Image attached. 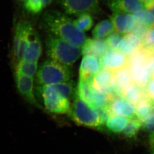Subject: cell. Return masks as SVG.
I'll return each mask as SVG.
<instances>
[{
  "instance_id": "6da1fadb",
  "label": "cell",
  "mask_w": 154,
  "mask_h": 154,
  "mask_svg": "<svg viewBox=\"0 0 154 154\" xmlns=\"http://www.w3.org/2000/svg\"><path fill=\"white\" fill-rule=\"evenodd\" d=\"M41 26L51 34L63 38L81 48L87 39L84 33L76 27L74 20L59 11L50 10L44 12Z\"/></svg>"
},
{
  "instance_id": "7a4b0ae2",
  "label": "cell",
  "mask_w": 154,
  "mask_h": 154,
  "mask_svg": "<svg viewBox=\"0 0 154 154\" xmlns=\"http://www.w3.org/2000/svg\"><path fill=\"white\" fill-rule=\"evenodd\" d=\"M46 47L50 59L69 67L73 65L82 54L80 48L51 34L46 38Z\"/></svg>"
},
{
  "instance_id": "3957f363",
  "label": "cell",
  "mask_w": 154,
  "mask_h": 154,
  "mask_svg": "<svg viewBox=\"0 0 154 154\" xmlns=\"http://www.w3.org/2000/svg\"><path fill=\"white\" fill-rule=\"evenodd\" d=\"M71 78L69 67L51 59L46 60L38 66L35 76L38 86L63 83Z\"/></svg>"
},
{
  "instance_id": "277c9868",
  "label": "cell",
  "mask_w": 154,
  "mask_h": 154,
  "mask_svg": "<svg viewBox=\"0 0 154 154\" xmlns=\"http://www.w3.org/2000/svg\"><path fill=\"white\" fill-rule=\"evenodd\" d=\"M68 113L73 121L79 125L91 128H100L102 126L96 110L80 98L76 91Z\"/></svg>"
},
{
  "instance_id": "5b68a950",
  "label": "cell",
  "mask_w": 154,
  "mask_h": 154,
  "mask_svg": "<svg viewBox=\"0 0 154 154\" xmlns=\"http://www.w3.org/2000/svg\"><path fill=\"white\" fill-rule=\"evenodd\" d=\"M36 90L41 97L45 108L48 111L56 114L68 113L70 111V101L59 93L54 85L37 86Z\"/></svg>"
},
{
  "instance_id": "8992f818",
  "label": "cell",
  "mask_w": 154,
  "mask_h": 154,
  "mask_svg": "<svg viewBox=\"0 0 154 154\" xmlns=\"http://www.w3.org/2000/svg\"><path fill=\"white\" fill-rule=\"evenodd\" d=\"M33 27L30 22L25 19L20 20L15 25L13 44L14 66L24 58Z\"/></svg>"
},
{
  "instance_id": "52a82bcc",
  "label": "cell",
  "mask_w": 154,
  "mask_h": 154,
  "mask_svg": "<svg viewBox=\"0 0 154 154\" xmlns=\"http://www.w3.org/2000/svg\"><path fill=\"white\" fill-rule=\"evenodd\" d=\"M61 5L65 13L69 16L95 14L100 10L99 0H62Z\"/></svg>"
},
{
  "instance_id": "ba28073f",
  "label": "cell",
  "mask_w": 154,
  "mask_h": 154,
  "mask_svg": "<svg viewBox=\"0 0 154 154\" xmlns=\"http://www.w3.org/2000/svg\"><path fill=\"white\" fill-rule=\"evenodd\" d=\"M15 80L17 88L21 96L30 105L40 108L41 105L35 93L34 77L15 73Z\"/></svg>"
},
{
  "instance_id": "9c48e42d",
  "label": "cell",
  "mask_w": 154,
  "mask_h": 154,
  "mask_svg": "<svg viewBox=\"0 0 154 154\" xmlns=\"http://www.w3.org/2000/svg\"><path fill=\"white\" fill-rule=\"evenodd\" d=\"M101 69L114 72L128 66V56L118 50H111L101 58Z\"/></svg>"
},
{
  "instance_id": "30bf717a",
  "label": "cell",
  "mask_w": 154,
  "mask_h": 154,
  "mask_svg": "<svg viewBox=\"0 0 154 154\" xmlns=\"http://www.w3.org/2000/svg\"><path fill=\"white\" fill-rule=\"evenodd\" d=\"M109 109L113 114L117 115L131 119L136 117V107L122 97L112 94L109 103Z\"/></svg>"
},
{
  "instance_id": "8fae6325",
  "label": "cell",
  "mask_w": 154,
  "mask_h": 154,
  "mask_svg": "<svg viewBox=\"0 0 154 154\" xmlns=\"http://www.w3.org/2000/svg\"><path fill=\"white\" fill-rule=\"evenodd\" d=\"M101 69L100 58L94 56H85L80 66L79 80L92 84L94 77Z\"/></svg>"
},
{
  "instance_id": "7c38bea8",
  "label": "cell",
  "mask_w": 154,
  "mask_h": 154,
  "mask_svg": "<svg viewBox=\"0 0 154 154\" xmlns=\"http://www.w3.org/2000/svg\"><path fill=\"white\" fill-rule=\"evenodd\" d=\"M107 5L113 13L134 15L145 9L142 0H107Z\"/></svg>"
},
{
  "instance_id": "4fadbf2b",
  "label": "cell",
  "mask_w": 154,
  "mask_h": 154,
  "mask_svg": "<svg viewBox=\"0 0 154 154\" xmlns=\"http://www.w3.org/2000/svg\"><path fill=\"white\" fill-rule=\"evenodd\" d=\"M92 86L97 90L104 93H114L115 91V83L113 72L101 69L94 77Z\"/></svg>"
},
{
  "instance_id": "5bb4252c",
  "label": "cell",
  "mask_w": 154,
  "mask_h": 154,
  "mask_svg": "<svg viewBox=\"0 0 154 154\" xmlns=\"http://www.w3.org/2000/svg\"><path fill=\"white\" fill-rule=\"evenodd\" d=\"M115 32L125 35L132 32L137 24L136 19L133 14L113 13L110 16Z\"/></svg>"
},
{
  "instance_id": "9a60e30c",
  "label": "cell",
  "mask_w": 154,
  "mask_h": 154,
  "mask_svg": "<svg viewBox=\"0 0 154 154\" xmlns=\"http://www.w3.org/2000/svg\"><path fill=\"white\" fill-rule=\"evenodd\" d=\"M42 53V45L38 33L33 27L23 59L26 61L38 62Z\"/></svg>"
},
{
  "instance_id": "2e32d148",
  "label": "cell",
  "mask_w": 154,
  "mask_h": 154,
  "mask_svg": "<svg viewBox=\"0 0 154 154\" xmlns=\"http://www.w3.org/2000/svg\"><path fill=\"white\" fill-rule=\"evenodd\" d=\"M82 54L101 58L110 49L106 40L88 38L81 48Z\"/></svg>"
},
{
  "instance_id": "e0dca14e",
  "label": "cell",
  "mask_w": 154,
  "mask_h": 154,
  "mask_svg": "<svg viewBox=\"0 0 154 154\" xmlns=\"http://www.w3.org/2000/svg\"><path fill=\"white\" fill-rule=\"evenodd\" d=\"M53 0H18L25 12L31 16H37L42 13Z\"/></svg>"
},
{
  "instance_id": "ac0fdd59",
  "label": "cell",
  "mask_w": 154,
  "mask_h": 154,
  "mask_svg": "<svg viewBox=\"0 0 154 154\" xmlns=\"http://www.w3.org/2000/svg\"><path fill=\"white\" fill-rule=\"evenodd\" d=\"M144 89L132 82L123 89L121 96L136 106L147 95Z\"/></svg>"
},
{
  "instance_id": "d6986e66",
  "label": "cell",
  "mask_w": 154,
  "mask_h": 154,
  "mask_svg": "<svg viewBox=\"0 0 154 154\" xmlns=\"http://www.w3.org/2000/svg\"><path fill=\"white\" fill-rule=\"evenodd\" d=\"M136 117L142 123L154 115V102L146 95L136 105Z\"/></svg>"
},
{
  "instance_id": "ffe728a7",
  "label": "cell",
  "mask_w": 154,
  "mask_h": 154,
  "mask_svg": "<svg viewBox=\"0 0 154 154\" xmlns=\"http://www.w3.org/2000/svg\"><path fill=\"white\" fill-rule=\"evenodd\" d=\"M142 46V40L133 33H130L124 35L119 45L118 50L125 55L129 56Z\"/></svg>"
},
{
  "instance_id": "44dd1931",
  "label": "cell",
  "mask_w": 154,
  "mask_h": 154,
  "mask_svg": "<svg viewBox=\"0 0 154 154\" xmlns=\"http://www.w3.org/2000/svg\"><path fill=\"white\" fill-rule=\"evenodd\" d=\"M128 67L132 82L145 88L150 81L151 76L145 67L139 65H132Z\"/></svg>"
},
{
  "instance_id": "7402d4cb",
  "label": "cell",
  "mask_w": 154,
  "mask_h": 154,
  "mask_svg": "<svg viewBox=\"0 0 154 154\" xmlns=\"http://www.w3.org/2000/svg\"><path fill=\"white\" fill-rule=\"evenodd\" d=\"M113 73L115 83L114 93L121 96V94L123 89L132 82L129 67L126 66Z\"/></svg>"
},
{
  "instance_id": "603a6c76",
  "label": "cell",
  "mask_w": 154,
  "mask_h": 154,
  "mask_svg": "<svg viewBox=\"0 0 154 154\" xmlns=\"http://www.w3.org/2000/svg\"><path fill=\"white\" fill-rule=\"evenodd\" d=\"M154 52V51L142 46L137 50L128 56V66L139 65L145 67Z\"/></svg>"
},
{
  "instance_id": "cb8c5ba5",
  "label": "cell",
  "mask_w": 154,
  "mask_h": 154,
  "mask_svg": "<svg viewBox=\"0 0 154 154\" xmlns=\"http://www.w3.org/2000/svg\"><path fill=\"white\" fill-rule=\"evenodd\" d=\"M114 32L111 21L110 19L104 20L98 23L94 27L92 31V35L96 39L105 40Z\"/></svg>"
},
{
  "instance_id": "d4e9b609",
  "label": "cell",
  "mask_w": 154,
  "mask_h": 154,
  "mask_svg": "<svg viewBox=\"0 0 154 154\" xmlns=\"http://www.w3.org/2000/svg\"><path fill=\"white\" fill-rule=\"evenodd\" d=\"M129 120L125 117L111 114L106 123V126L111 132L120 133L124 130Z\"/></svg>"
},
{
  "instance_id": "484cf974",
  "label": "cell",
  "mask_w": 154,
  "mask_h": 154,
  "mask_svg": "<svg viewBox=\"0 0 154 154\" xmlns=\"http://www.w3.org/2000/svg\"><path fill=\"white\" fill-rule=\"evenodd\" d=\"M112 94L104 93L93 87L92 98L89 105L95 110L107 107L111 99Z\"/></svg>"
},
{
  "instance_id": "4316f807",
  "label": "cell",
  "mask_w": 154,
  "mask_h": 154,
  "mask_svg": "<svg viewBox=\"0 0 154 154\" xmlns=\"http://www.w3.org/2000/svg\"><path fill=\"white\" fill-rule=\"evenodd\" d=\"M14 67L15 73L34 77L36 76L38 66V62L22 60Z\"/></svg>"
},
{
  "instance_id": "83f0119b",
  "label": "cell",
  "mask_w": 154,
  "mask_h": 154,
  "mask_svg": "<svg viewBox=\"0 0 154 154\" xmlns=\"http://www.w3.org/2000/svg\"><path fill=\"white\" fill-rule=\"evenodd\" d=\"M77 17L76 19L74 20V22L79 30L85 33L92 29L94 23L92 14L83 13Z\"/></svg>"
},
{
  "instance_id": "f1b7e54d",
  "label": "cell",
  "mask_w": 154,
  "mask_h": 154,
  "mask_svg": "<svg viewBox=\"0 0 154 154\" xmlns=\"http://www.w3.org/2000/svg\"><path fill=\"white\" fill-rule=\"evenodd\" d=\"M93 90L92 83L79 80L76 91L79 96L89 105L92 98Z\"/></svg>"
},
{
  "instance_id": "f546056e",
  "label": "cell",
  "mask_w": 154,
  "mask_h": 154,
  "mask_svg": "<svg viewBox=\"0 0 154 154\" xmlns=\"http://www.w3.org/2000/svg\"><path fill=\"white\" fill-rule=\"evenodd\" d=\"M142 125V123L136 117L131 119L124 130L122 132L123 134L127 138H133L137 135Z\"/></svg>"
},
{
  "instance_id": "4dcf8cb0",
  "label": "cell",
  "mask_w": 154,
  "mask_h": 154,
  "mask_svg": "<svg viewBox=\"0 0 154 154\" xmlns=\"http://www.w3.org/2000/svg\"><path fill=\"white\" fill-rule=\"evenodd\" d=\"M137 23L150 28L154 26V16L148 10H143L134 14Z\"/></svg>"
},
{
  "instance_id": "1f68e13d",
  "label": "cell",
  "mask_w": 154,
  "mask_h": 154,
  "mask_svg": "<svg viewBox=\"0 0 154 154\" xmlns=\"http://www.w3.org/2000/svg\"><path fill=\"white\" fill-rule=\"evenodd\" d=\"M55 87L59 93L63 97L70 100L73 97L74 94H75L76 91L74 92V84L72 81L63 82L54 85Z\"/></svg>"
},
{
  "instance_id": "d6a6232c",
  "label": "cell",
  "mask_w": 154,
  "mask_h": 154,
  "mask_svg": "<svg viewBox=\"0 0 154 154\" xmlns=\"http://www.w3.org/2000/svg\"><path fill=\"white\" fill-rule=\"evenodd\" d=\"M124 35L114 32L106 40L109 49L111 50H118Z\"/></svg>"
},
{
  "instance_id": "836d02e7",
  "label": "cell",
  "mask_w": 154,
  "mask_h": 154,
  "mask_svg": "<svg viewBox=\"0 0 154 154\" xmlns=\"http://www.w3.org/2000/svg\"><path fill=\"white\" fill-rule=\"evenodd\" d=\"M142 46L144 47L154 51V26L151 27L142 40Z\"/></svg>"
},
{
  "instance_id": "e575fe53",
  "label": "cell",
  "mask_w": 154,
  "mask_h": 154,
  "mask_svg": "<svg viewBox=\"0 0 154 154\" xmlns=\"http://www.w3.org/2000/svg\"><path fill=\"white\" fill-rule=\"evenodd\" d=\"M145 88L147 96L154 102V79H150Z\"/></svg>"
},
{
  "instance_id": "d590c367",
  "label": "cell",
  "mask_w": 154,
  "mask_h": 154,
  "mask_svg": "<svg viewBox=\"0 0 154 154\" xmlns=\"http://www.w3.org/2000/svg\"><path fill=\"white\" fill-rule=\"evenodd\" d=\"M143 128L149 132L154 131V115L142 123Z\"/></svg>"
},
{
  "instance_id": "8d00e7d4",
  "label": "cell",
  "mask_w": 154,
  "mask_h": 154,
  "mask_svg": "<svg viewBox=\"0 0 154 154\" xmlns=\"http://www.w3.org/2000/svg\"><path fill=\"white\" fill-rule=\"evenodd\" d=\"M145 68L151 77L152 75L154 72V52L152 54L151 56L150 57L148 62L146 65Z\"/></svg>"
},
{
  "instance_id": "74e56055",
  "label": "cell",
  "mask_w": 154,
  "mask_h": 154,
  "mask_svg": "<svg viewBox=\"0 0 154 154\" xmlns=\"http://www.w3.org/2000/svg\"><path fill=\"white\" fill-rule=\"evenodd\" d=\"M146 10H149L154 5V0H142Z\"/></svg>"
},
{
  "instance_id": "f35d334b",
  "label": "cell",
  "mask_w": 154,
  "mask_h": 154,
  "mask_svg": "<svg viewBox=\"0 0 154 154\" xmlns=\"http://www.w3.org/2000/svg\"><path fill=\"white\" fill-rule=\"evenodd\" d=\"M148 142L150 148L154 152V131L150 133L149 137Z\"/></svg>"
},
{
  "instance_id": "ab89813d",
  "label": "cell",
  "mask_w": 154,
  "mask_h": 154,
  "mask_svg": "<svg viewBox=\"0 0 154 154\" xmlns=\"http://www.w3.org/2000/svg\"><path fill=\"white\" fill-rule=\"evenodd\" d=\"M148 10L152 14H153V16H154V5L153 6V7H152L150 9H149Z\"/></svg>"
},
{
  "instance_id": "60d3db41",
  "label": "cell",
  "mask_w": 154,
  "mask_h": 154,
  "mask_svg": "<svg viewBox=\"0 0 154 154\" xmlns=\"http://www.w3.org/2000/svg\"><path fill=\"white\" fill-rule=\"evenodd\" d=\"M152 78L154 79V73L152 74V75H151Z\"/></svg>"
},
{
  "instance_id": "b9f144b4",
  "label": "cell",
  "mask_w": 154,
  "mask_h": 154,
  "mask_svg": "<svg viewBox=\"0 0 154 154\" xmlns=\"http://www.w3.org/2000/svg\"><path fill=\"white\" fill-rule=\"evenodd\" d=\"M154 154V153H152V154Z\"/></svg>"
},
{
  "instance_id": "7bdbcfd3",
  "label": "cell",
  "mask_w": 154,
  "mask_h": 154,
  "mask_svg": "<svg viewBox=\"0 0 154 154\" xmlns=\"http://www.w3.org/2000/svg\"></svg>"
}]
</instances>
